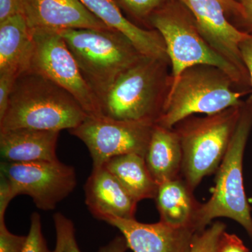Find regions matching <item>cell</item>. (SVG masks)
Returning <instances> with one entry per match:
<instances>
[{
    "label": "cell",
    "mask_w": 252,
    "mask_h": 252,
    "mask_svg": "<svg viewBox=\"0 0 252 252\" xmlns=\"http://www.w3.org/2000/svg\"><path fill=\"white\" fill-rule=\"evenodd\" d=\"M89 117L74 97L49 79L27 71L15 82L0 130H71Z\"/></svg>",
    "instance_id": "1"
},
{
    "label": "cell",
    "mask_w": 252,
    "mask_h": 252,
    "mask_svg": "<svg viewBox=\"0 0 252 252\" xmlns=\"http://www.w3.org/2000/svg\"><path fill=\"white\" fill-rule=\"evenodd\" d=\"M81 74L101 104L119 77L144 56L125 34L114 29L57 31Z\"/></svg>",
    "instance_id": "2"
},
{
    "label": "cell",
    "mask_w": 252,
    "mask_h": 252,
    "mask_svg": "<svg viewBox=\"0 0 252 252\" xmlns=\"http://www.w3.org/2000/svg\"><path fill=\"white\" fill-rule=\"evenodd\" d=\"M172 86L170 62L143 56L118 79L102 103L103 116L156 124Z\"/></svg>",
    "instance_id": "3"
},
{
    "label": "cell",
    "mask_w": 252,
    "mask_h": 252,
    "mask_svg": "<svg viewBox=\"0 0 252 252\" xmlns=\"http://www.w3.org/2000/svg\"><path fill=\"white\" fill-rule=\"evenodd\" d=\"M250 94L220 68L209 64L191 66L172 86L156 124L172 129L194 114L212 115L242 105L244 96Z\"/></svg>",
    "instance_id": "4"
},
{
    "label": "cell",
    "mask_w": 252,
    "mask_h": 252,
    "mask_svg": "<svg viewBox=\"0 0 252 252\" xmlns=\"http://www.w3.org/2000/svg\"><path fill=\"white\" fill-rule=\"evenodd\" d=\"M151 25L152 29L159 32L165 42L171 67L172 86L187 68L209 64L220 68L241 89L251 94L250 79L207 44L191 11L180 0H172L158 11Z\"/></svg>",
    "instance_id": "5"
},
{
    "label": "cell",
    "mask_w": 252,
    "mask_h": 252,
    "mask_svg": "<svg viewBox=\"0 0 252 252\" xmlns=\"http://www.w3.org/2000/svg\"><path fill=\"white\" fill-rule=\"evenodd\" d=\"M252 129V104L245 101L224 158L216 172L212 196L200 204L194 224L195 232L206 229L214 219L225 217L238 222L252 238L251 207L244 188L243 157Z\"/></svg>",
    "instance_id": "6"
},
{
    "label": "cell",
    "mask_w": 252,
    "mask_h": 252,
    "mask_svg": "<svg viewBox=\"0 0 252 252\" xmlns=\"http://www.w3.org/2000/svg\"><path fill=\"white\" fill-rule=\"evenodd\" d=\"M243 104L203 117L191 116L173 127L183 154L181 176L193 192L204 177L218 170L234 135Z\"/></svg>",
    "instance_id": "7"
},
{
    "label": "cell",
    "mask_w": 252,
    "mask_h": 252,
    "mask_svg": "<svg viewBox=\"0 0 252 252\" xmlns=\"http://www.w3.org/2000/svg\"><path fill=\"white\" fill-rule=\"evenodd\" d=\"M34 51L28 71L37 73L72 94L89 117L103 116L98 98L87 84L65 41L54 30H32Z\"/></svg>",
    "instance_id": "8"
},
{
    "label": "cell",
    "mask_w": 252,
    "mask_h": 252,
    "mask_svg": "<svg viewBox=\"0 0 252 252\" xmlns=\"http://www.w3.org/2000/svg\"><path fill=\"white\" fill-rule=\"evenodd\" d=\"M156 124L123 121L100 116L88 117L69 130L89 149L93 169L103 166L112 158L135 154L145 158Z\"/></svg>",
    "instance_id": "9"
},
{
    "label": "cell",
    "mask_w": 252,
    "mask_h": 252,
    "mask_svg": "<svg viewBox=\"0 0 252 252\" xmlns=\"http://www.w3.org/2000/svg\"><path fill=\"white\" fill-rule=\"evenodd\" d=\"M1 173L11 182L16 195H26L36 207L54 210L77 186L75 168L59 160L1 163Z\"/></svg>",
    "instance_id": "10"
},
{
    "label": "cell",
    "mask_w": 252,
    "mask_h": 252,
    "mask_svg": "<svg viewBox=\"0 0 252 252\" xmlns=\"http://www.w3.org/2000/svg\"><path fill=\"white\" fill-rule=\"evenodd\" d=\"M191 11L200 34L214 51L249 77L240 44L249 33L230 22L220 0H180Z\"/></svg>",
    "instance_id": "11"
},
{
    "label": "cell",
    "mask_w": 252,
    "mask_h": 252,
    "mask_svg": "<svg viewBox=\"0 0 252 252\" xmlns=\"http://www.w3.org/2000/svg\"><path fill=\"white\" fill-rule=\"evenodd\" d=\"M21 13L31 30L112 29L81 0H21Z\"/></svg>",
    "instance_id": "12"
},
{
    "label": "cell",
    "mask_w": 252,
    "mask_h": 252,
    "mask_svg": "<svg viewBox=\"0 0 252 252\" xmlns=\"http://www.w3.org/2000/svg\"><path fill=\"white\" fill-rule=\"evenodd\" d=\"M107 223L117 228L132 252H190L195 231L162 223H145L135 219H111Z\"/></svg>",
    "instance_id": "13"
},
{
    "label": "cell",
    "mask_w": 252,
    "mask_h": 252,
    "mask_svg": "<svg viewBox=\"0 0 252 252\" xmlns=\"http://www.w3.org/2000/svg\"><path fill=\"white\" fill-rule=\"evenodd\" d=\"M85 203L91 215L107 222L135 219L137 202L104 167L92 169L84 186Z\"/></svg>",
    "instance_id": "14"
},
{
    "label": "cell",
    "mask_w": 252,
    "mask_h": 252,
    "mask_svg": "<svg viewBox=\"0 0 252 252\" xmlns=\"http://www.w3.org/2000/svg\"><path fill=\"white\" fill-rule=\"evenodd\" d=\"M59 131L16 128L0 130V153L6 161L26 162L59 160Z\"/></svg>",
    "instance_id": "15"
},
{
    "label": "cell",
    "mask_w": 252,
    "mask_h": 252,
    "mask_svg": "<svg viewBox=\"0 0 252 252\" xmlns=\"http://www.w3.org/2000/svg\"><path fill=\"white\" fill-rule=\"evenodd\" d=\"M89 11L109 28L129 38L144 56L170 61L162 36L157 30L138 27L123 14L114 0H81Z\"/></svg>",
    "instance_id": "16"
},
{
    "label": "cell",
    "mask_w": 252,
    "mask_h": 252,
    "mask_svg": "<svg viewBox=\"0 0 252 252\" xmlns=\"http://www.w3.org/2000/svg\"><path fill=\"white\" fill-rule=\"evenodd\" d=\"M33 51L32 31L21 12L0 21V75L27 72Z\"/></svg>",
    "instance_id": "17"
},
{
    "label": "cell",
    "mask_w": 252,
    "mask_h": 252,
    "mask_svg": "<svg viewBox=\"0 0 252 252\" xmlns=\"http://www.w3.org/2000/svg\"><path fill=\"white\" fill-rule=\"evenodd\" d=\"M154 199L160 221L170 226L195 230L194 224L201 203L197 201L193 190L182 177L158 185Z\"/></svg>",
    "instance_id": "18"
},
{
    "label": "cell",
    "mask_w": 252,
    "mask_h": 252,
    "mask_svg": "<svg viewBox=\"0 0 252 252\" xmlns=\"http://www.w3.org/2000/svg\"><path fill=\"white\" fill-rule=\"evenodd\" d=\"M144 158L158 185L182 177L183 154L180 138L174 128L155 124Z\"/></svg>",
    "instance_id": "19"
},
{
    "label": "cell",
    "mask_w": 252,
    "mask_h": 252,
    "mask_svg": "<svg viewBox=\"0 0 252 252\" xmlns=\"http://www.w3.org/2000/svg\"><path fill=\"white\" fill-rule=\"evenodd\" d=\"M122 184L137 203L145 199H154L158 185L151 175L145 158L130 154L109 159L103 166Z\"/></svg>",
    "instance_id": "20"
},
{
    "label": "cell",
    "mask_w": 252,
    "mask_h": 252,
    "mask_svg": "<svg viewBox=\"0 0 252 252\" xmlns=\"http://www.w3.org/2000/svg\"><path fill=\"white\" fill-rule=\"evenodd\" d=\"M126 18L141 28L152 29L154 15L172 0H114Z\"/></svg>",
    "instance_id": "21"
},
{
    "label": "cell",
    "mask_w": 252,
    "mask_h": 252,
    "mask_svg": "<svg viewBox=\"0 0 252 252\" xmlns=\"http://www.w3.org/2000/svg\"><path fill=\"white\" fill-rule=\"evenodd\" d=\"M225 231V223L216 221L203 231L195 233L190 252H219L220 238Z\"/></svg>",
    "instance_id": "22"
},
{
    "label": "cell",
    "mask_w": 252,
    "mask_h": 252,
    "mask_svg": "<svg viewBox=\"0 0 252 252\" xmlns=\"http://www.w3.org/2000/svg\"><path fill=\"white\" fill-rule=\"evenodd\" d=\"M54 222L56 238L63 245V252H81L76 238L75 228L72 220L62 213L55 214Z\"/></svg>",
    "instance_id": "23"
},
{
    "label": "cell",
    "mask_w": 252,
    "mask_h": 252,
    "mask_svg": "<svg viewBox=\"0 0 252 252\" xmlns=\"http://www.w3.org/2000/svg\"><path fill=\"white\" fill-rule=\"evenodd\" d=\"M23 252H52L43 235L40 215L36 212L31 215V227Z\"/></svg>",
    "instance_id": "24"
},
{
    "label": "cell",
    "mask_w": 252,
    "mask_h": 252,
    "mask_svg": "<svg viewBox=\"0 0 252 252\" xmlns=\"http://www.w3.org/2000/svg\"><path fill=\"white\" fill-rule=\"evenodd\" d=\"M27 235L13 234L6 228L4 220H0V252H23Z\"/></svg>",
    "instance_id": "25"
},
{
    "label": "cell",
    "mask_w": 252,
    "mask_h": 252,
    "mask_svg": "<svg viewBox=\"0 0 252 252\" xmlns=\"http://www.w3.org/2000/svg\"><path fill=\"white\" fill-rule=\"evenodd\" d=\"M18 78L13 76L0 75V120L4 117L15 82Z\"/></svg>",
    "instance_id": "26"
},
{
    "label": "cell",
    "mask_w": 252,
    "mask_h": 252,
    "mask_svg": "<svg viewBox=\"0 0 252 252\" xmlns=\"http://www.w3.org/2000/svg\"><path fill=\"white\" fill-rule=\"evenodd\" d=\"M17 196L15 193L11 182L7 177L1 173L0 175V220H4L5 212L10 202Z\"/></svg>",
    "instance_id": "27"
},
{
    "label": "cell",
    "mask_w": 252,
    "mask_h": 252,
    "mask_svg": "<svg viewBox=\"0 0 252 252\" xmlns=\"http://www.w3.org/2000/svg\"><path fill=\"white\" fill-rule=\"evenodd\" d=\"M219 252H250L238 235L225 231L220 238Z\"/></svg>",
    "instance_id": "28"
},
{
    "label": "cell",
    "mask_w": 252,
    "mask_h": 252,
    "mask_svg": "<svg viewBox=\"0 0 252 252\" xmlns=\"http://www.w3.org/2000/svg\"><path fill=\"white\" fill-rule=\"evenodd\" d=\"M240 4L242 5L241 14L232 23L240 31L252 33V0H245Z\"/></svg>",
    "instance_id": "29"
},
{
    "label": "cell",
    "mask_w": 252,
    "mask_h": 252,
    "mask_svg": "<svg viewBox=\"0 0 252 252\" xmlns=\"http://www.w3.org/2000/svg\"><path fill=\"white\" fill-rule=\"evenodd\" d=\"M240 50L242 59L250 77L252 92L248 99L252 104V33H249L248 36L240 42Z\"/></svg>",
    "instance_id": "30"
},
{
    "label": "cell",
    "mask_w": 252,
    "mask_h": 252,
    "mask_svg": "<svg viewBox=\"0 0 252 252\" xmlns=\"http://www.w3.org/2000/svg\"><path fill=\"white\" fill-rule=\"evenodd\" d=\"M21 12V0H0V21Z\"/></svg>",
    "instance_id": "31"
},
{
    "label": "cell",
    "mask_w": 252,
    "mask_h": 252,
    "mask_svg": "<svg viewBox=\"0 0 252 252\" xmlns=\"http://www.w3.org/2000/svg\"><path fill=\"white\" fill-rule=\"evenodd\" d=\"M128 248L126 238L123 235L117 236L107 245L99 248L97 252H126Z\"/></svg>",
    "instance_id": "32"
},
{
    "label": "cell",
    "mask_w": 252,
    "mask_h": 252,
    "mask_svg": "<svg viewBox=\"0 0 252 252\" xmlns=\"http://www.w3.org/2000/svg\"><path fill=\"white\" fill-rule=\"evenodd\" d=\"M224 8L225 13L230 22L240 16L242 12V5L235 0H220Z\"/></svg>",
    "instance_id": "33"
},
{
    "label": "cell",
    "mask_w": 252,
    "mask_h": 252,
    "mask_svg": "<svg viewBox=\"0 0 252 252\" xmlns=\"http://www.w3.org/2000/svg\"><path fill=\"white\" fill-rule=\"evenodd\" d=\"M52 252H63L62 243L59 238H56V248Z\"/></svg>",
    "instance_id": "34"
},
{
    "label": "cell",
    "mask_w": 252,
    "mask_h": 252,
    "mask_svg": "<svg viewBox=\"0 0 252 252\" xmlns=\"http://www.w3.org/2000/svg\"><path fill=\"white\" fill-rule=\"evenodd\" d=\"M235 1H238V2H242V1H245V0H235Z\"/></svg>",
    "instance_id": "35"
}]
</instances>
